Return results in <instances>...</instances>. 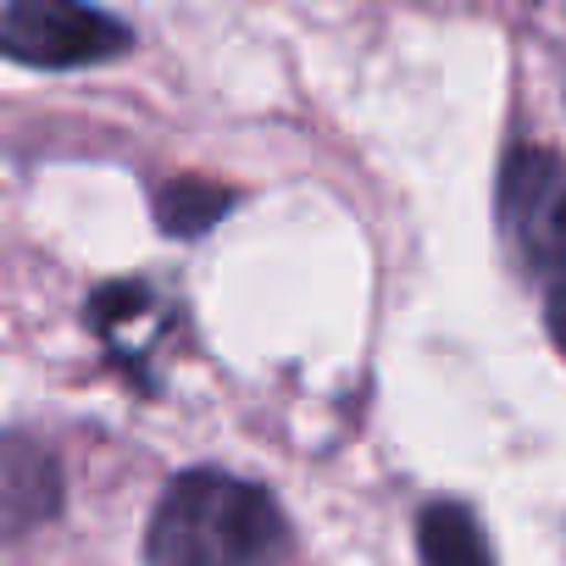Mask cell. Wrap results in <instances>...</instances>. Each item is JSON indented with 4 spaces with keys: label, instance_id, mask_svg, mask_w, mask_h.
Segmentation results:
<instances>
[{
    "label": "cell",
    "instance_id": "1",
    "mask_svg": "<svg viewBox=\"0 0 566 566\" xmlns=\"http://www.w3.org/2000/svg\"><path fill=\"white\" fill-rule=\"evenodd\" d=\"M290 522L272 489L217 467L178 472L145 527V566H277Z\"/></svg>",
    "mask_w": 566,
    "mask_h": 566
},
{
    "label": "cell",
    "instance_id": "2",
    "mask_svg": "<svg viewBox=\"0 0 566 566\" xmlns=\"http://www.w3.org/2000/svg\"><path fill=\"white\" fill-rule=\"evenodd\" d=\"M500 228L516 266L538 290L566 295V161L555 150L522 145L500 167Z\"/></svg>",
    "mask_w": 566,
    "mask_h": 566
},
{
    "label": "cell",
    "instance_id": "3",
    "mask_svg": "<svg viewBox=\"0 0 566 566\" xmlns=\"http://www.w3.org/2000/svg\"><path fill=\"white\" fill-rule=\"evenodd\" d=\"M0 45H7V56L23 62V67L67 73V67H95V62L123 56L134 45V34L95 7L18 0V7H7V18H0Z\"/></svg>",
    "mask_w": 566,
    "mask_h": 566
},
{
    "label": "cell",
    "instance_id": "4",
    "mask_svg": "<svg viewBox=\"0 0 566 566\" xmlns=\"http://www.w3.org/2000/svg\"><path fill=\"white\" fill-rule=\"evenodd\" d=\"M62 505V472H56V455L23 433H12L7 444V533L23 538L34 522L56 516Z\"/></svg>",
    "mask_w": 566,
    "mask_h": 566
},
{
    "label": "cell",
    "instance_id": "5",
    "mask_svg": "<svg viewBox=\"0 0 566 566\" xmlns=\"http://www.w3.org/2000/svg\"><path fill=\"white\" fill-rule=\"evenodd\" d=\"M417 555L422 566H494L478 516L455 500H433L417 516Z\"/></svg>",
    "mask_w": 566,
    "mask_h": 566
},
{
    "label": "cell",
    "instance_id": "6",
    "mask_svg": "<svg viewBox=\"0 0 566 566\" xmlns=\"http://www.w3.org/2000/svg\"><path fill=\"white\" fill-rule=\"evenodd\" d=\"M228 206H233V195L217 189V184H200V178H178V184H167L161 200H156L167 233H200V228H211Z\"/></svg>",
    "mask_w": 566,
    "mask_h": 566
},
{
    "label": "cell",
    "instance_id": "7",
    "mask_svg": "<svg viewBox=\"0 0 566 566\" xmlns=\"http://www.w3.org/2000/svg\"><path fill=\"white\" fill-rule=\"evenodd\" d=\"M549 334H555V345H560V356H566V295L549 301Z\"/></svg>",
    "mask_w": 566,
    "mask_h": 566
}]
</instances>
